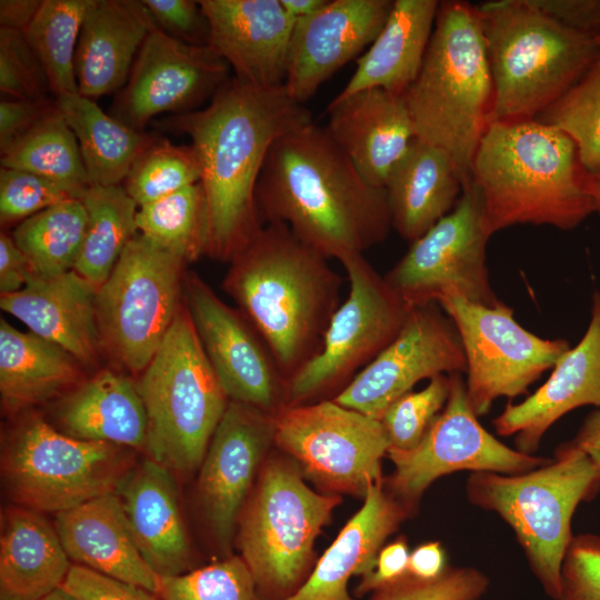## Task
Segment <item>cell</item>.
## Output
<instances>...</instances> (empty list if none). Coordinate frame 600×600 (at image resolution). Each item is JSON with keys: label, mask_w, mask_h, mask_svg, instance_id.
<instances>
[{"label": "cell", "mask_w": 600, "mask_h": 600, "mask_svg": "<svg viewBox=\"0 0 600 600\" xmlns=\"http://www.w3.org/2000/svg\"><path fill=\"white\" fill-rule=\"evenodd\" d=\"M312 120L283 84L257 87L233 76L200 110L153 126L191 138L200 164L209 239L207 256L230 261L262 228L256 187L272 144Z\"/></svg>", "instance_id": "cell-1"}, {"label": "cell", "mask_w": 600, "mask_h": 600, "mask_svg": "<svg viewBox=\"0 0 600 600\" xmlns=\"http://www.w3.org/2000/svg\"><path fill=\"white\" fill-rule=\"evenodd\" d=\"M256 202L262 223L287 226L328 259L363 254L392 228L384 188L370 184L314 121L272 144Z\"/></svg>", "instance_id": "cell-2"}, {"label": "cell", "mask_w": 600, "mask_h": 600, "mask_svg": "<svg viewBox=\"0 0 600 600\" xmlns=\"http://www.w3.org/2000/svg\"><path fill=\"white\" fill-rule=\"evenodd\" d=\"M229 262L223 289L288 381L320 351L340 306L341 278L282 223L262 226Z\"/></svg>", "instance_id": "cell-3"}, {"label": "cell", "mask_w": 600, "mask_h": 600, "mask_svg": "<svg viewBox=\"0 0 600 600\" xmlns=\"http://www.w3.org/2000/svg\"><path fill=\"white\" fill-rule=\"evenodd\" d=\"M588 173L574 141L536 119L490 122L471 164L490 236L519 223L577 228L594 212Z\"/></svg>", "instance_id": "cell-4"}, {"label": "cell", "mask_w": 600, "mask_h": 600, "mask_svg": "<svg viewBox=\"0 0 600 600\" xmlns=\"http://www.w3.org/2000/svg\"><path fill=\"white\" fill-rule=\"evenodd\" d=\"M402 96L416 138L444 150L467 183L493 100L477 6L439 2L420 72Z\"/></svg>", "instance_id": "cell-5"}, {"label": "cell", "mask_w": 600, "mask_h": 600, "mask_svg": "<svg viewBox=\"0 0 600 600\" xmlns=\"http://www.w3.org/2000/svg\"><path fill=\"white\" fill-rule=\"evenodd\" d=\"M492 78L490 122L536 119L600 57L594 38L549 18L529 0L477 6Z\"/></svg>", "instance_id": "cell-6"}, {"label": "cell", "mask_w": 600, "mask_h": 600, "mask_svg": "<svg viewBox=\"0 0 600 600\" xmlns=\"http://www.w3.org/2000/svg\"><path fill=\"white\" fill-rule=\"evenodd\" d=\"M466 491L472 504L497 512L511 527L546 593L559 600L571 520L578 506L600 491V469L570 441L524 473L471 472Z\"/></svg>", "instance_id": "cell-7"}, {"label": "cell", "mask_w": 600, "mask_h": 600, "mask_svg": "<svg viewBox=\"0 0 600 600\" xmlns=\"http://www.w3.org/2000/svg\"><path fill=\"white\" fill-rule=\"evenodd\" d=\"M137 387L147 414L148 458L180 476L196 471L230 400L184 300Z\"/></svg>", "instance_id": "cell-8"}, {"label": "cell", "mask_w": 600, "mask_h": 600, "mask_svg": "<svg viewBox=\"0 0 600 600\" xmlns=\"http://www.w3.org/2000/svg\"><path fill=\"white\" fill-rule=\"evenodd\" d=\"M338 494L310 489L299 466L270 458L240 519L239 547L261 600L294 594L312 571L313 544Z\"/></svg>", "instance_id": "cell-9"}, {"label": "cell", "mask_w": 600, "mask_h": 600, "mask_svg": "<svg viewBox=\"0 0 600 600\" xmlns=\"http://www.w3.org/2000/svg\"><path fill=\"white\" fill-rule=\"evenodd\" d=\"M132 449L60 432L38 414L23 418L2 451V479L21 507L59 513L117 493L133 469Z\"/></svg>", "instance_id": "cell-10"}, {"label": "cell", "mask_w": 600, "mask_h": 600, "mask_svg": "<svg viewBox=\"0 0 600 600\" xmlns=\"http://www.w3.org/2000/svg\"><path fill=\"white\" fill-rule=\"evenodd\" d=\"M187 263L139 232L96 298L102 352L141 373L161 347L183 302Z\"/></svg>", "instance_id": "cell-11"}, {"label": "cell", "mask_w": 600, "mask_h": 600, "mask_svg": "<svg viewBox=\"0 0 600 600\" xmlns=\"http://www.w3.org/2000/svg\"><path fill=\"white\" fill-rule=\"evenodd\" d=\"M339 261L348 276V297L333 313L318 354L287 381L284 404L343 389L397 337L412 308L363 254Z\"/></svg>", "instance_id": "cell-12"}, {"label": "cell", "mask_w": 600, "mask_h": 600, "mask_svg": "<svg viewBox=\"0 0 600 600\" xmlns=\"http://www.w3.org/2000/svg\"><path fill=\"white\" fill-rule=\"evenodd\" d=\"M274 443L330 494L363 497L381 478V459L390 448L379 419L333 399L282 406L274 413Z\"/></svg>", "instance_id": "cell-13"}, {"label": "cell", "mask_w": 600, "mask_h": 600, "mask_svg": "<svg viewBox=\"0 0 600 600\" xmlns=\"http://www.w3.org/2000/svg\"><path fill=\"white\" fill-rule=\"evenodd\" d=\"M483 202L471 179L462 186L454 208L423 236L411 242L404 256L383 277L410 306L437 303L460 297L483 306H497L487 267Z\"/></svg>", "instance_id": "cell-14"}, {"label": "cell", "mask_w": 600, "mask_h": 600, "mask_svg": "<svg viewBox=\"0 0 600 600\" xmlns=\"http://www.w3.org/2000/svg\"><path fill=\"white\" fill-rule=\"evenodd\" d=\"M438 304L461 338L467 394L478 417L498 398L526 393L571 348L564 339H543L524 329L502 301L489 307L453 296Z\"/></svg>", "instance_id": "cell-15"}, {"label": "cell", "mask_w": 600, "mask_h": 600, "mask_svg": "<svg viewBox=\"0 0 600 600\" xmlns=\"http://www.w3.org/2000/svg\"><path fill=\"white\" fill-rule=\"evenodd\" d=\"M450 393L422 440L412 449L389 448L392 496L407 509L442 476L457 471L520 474L549 462L503 444L479 422L461 373H451Z\"/></svg>", "instance_id": "cell-16"}, {"label": "cell", "mask_w": 600, "mask_h": 600, "mask_svg": "<svg viewBox=\"0 0 600 600\" xmlns=\"http://www.w3.org/2000/svg\"><path fill=\"white\" fill-rule=\"evenodd\" d=\"M467 371L459 332L437 303L412 307L397 337L333 400L374 419L423 379Z\"/></svg>", "instance_id": "cell-17"}, {"label": "cell", "mask_w": 600, "mask_h": 600, "mask_svg": "<svg viewBox=\"0 0 600 600\" xmlns=\"http://www.w3.org/2000/svg\"><path fill=\"white\" fill-rule=\"evenodd\" d=\"M183 300L229 400L271 413L284 406L287 380L247 317L224 303L193 272L184 274Z\"/></svg>", "instance_id": "cell-18"}, {"label": "cell", "mask_w": 600, "mask_h": 600, "mask_svg": "<svg viewBox=\"0 0 600 600\" xmlns=\"http://www.w3.org/2000/svg\"><path fill=\"white\" fill-rule=\"evenodd\" d=\"M228 63L210 46L180 42L156 28L144 40L110 114L143 131L166 112L196 111L231 77Z\"/></svg>", "instance_id": "cell-19"}, {"label": "cell", "mask_w": 600, "mask_h": 600, "mask_svg": "<svg viewBox=\"0 0 600 600\" xmlns=\"http://www.w3.org/2000/svg\"><path fill=\"white\" fill-rule=\"evenodd\" d=\"M274 443V413L229 401L200 466L198 497L211 534L228 552L261 460Z\"/></svg>", "instance_id": "cell-20"}, {"label": "cell", "mask_w": 600, "mask_h": 600, "mask_svg": "<svg viewBox=\"0 0 600 600\" xmlns=\"http://www.w3.org/2000/svg\"><path fill=\"white\" fill-rule=\"evenodd\" d=\"M391 0H328L316 13L294 21L284 88L306 104L339 69L374 41L383 28Z\"/></svg>", "instance_id": "cell-21"}, {"label": "cell", "mask_w": 600, "mask_h": 600, "mask_svg": "<svg viewBox=\"0 0 600 600\" xmlns=\"http://www.w3.org/2000/svg\"><path fill=\"white\" fill-rule=\"evenodd\" d=\"M209 46L233 77L257 87L284 83L294 20L280 0H200Z\"/></svg>", "instance_id": "cell-22"}, {"label": "cell", "mask_w": 600, "mask_h": 600, "mask_svg": "<svg viewBox=\"0 0 600 600\" xmlns=\"http://www.w3.org/2000/svg\"><path fill=\"white\" fill-rule=\"evenodd\" d=\"M584 406L600 408V291L593 292L591 319L579 343L559 358L539 389L508 403L493 426L500 436H516L517 450L533 454L556 421Z\"/></svg>", "instance_id": "cell-23"}, {"label": "cell", "mask_w": 600, "mask_h": 600, "mask_svg": "<svg viewBox=\"0 0 600 600\" xmlns=\"http://www.w3.org/2000/svg\"><path fill=\"white\" fill-rule=\"evenodd\" d=\"M326 112L332 140L370 184L383 188L416 138L403 96L367 89L333 98Z\"/></svg>", "instance_id": "cell-24"}, {"label": "cell", "mask_w": 600, "mask_h": 600, "mask_svg": "<svg viewBox=\"0 0 600 600\" xmlns=\"http://www.w3.org/2000/svg\"><path fill=\"white\" fill-rule=\"evenodd\" d=\"M98 288L73 270L34 274L23 289L0 296V307L30 332L61 347L83 368L99 364L102 352L97 323Z\"/></svg>", "instance_id": "cell-25"}, {"label": "cell", "mask_w": 600, "mask_h": 600, "mask_svg": "<svg viewBox=\"0 0 600 600\" xmlns=\"http://www.w3.org/2000/svg\"><path fill=\"white\" fill-rule=\"evenodd\" d=\"M156 28L143 0H91L74 58L79 93L94 100L119 92Z\"/></svg>", "instance_id": "cell-26"}, {"label": "cell", "mask_w": 600, "mask_h": 600, "mask_svg": "<svg viewBox=\"0 0 600 600\" xmlns=\"http://www.w3.org/2000/svg\"><path fill=\"white\" fill-rule=\"evenodd\" d=\"M134 542L161 577L191 570L192 553L173 472L150 458L132 469L118 490Z\"/></svg>", "instance_id": "cell-27"}, {"label": "cell", "mask_w": 600, "mask_h": 600, "mask_svg": "<svg viewBox=\"0 0 600 600\" xmlns=\"http://www.w3.org/2000/svg\"><path fill=\"white\" fill-rule=\"evenodd\" d=\"M53 526L76 564L158 594L160 577L141 556L118 493L56 513Z\"/></svg>", "instance_id": "cell-28"}, {"label": "cell", "mask_w": 600, "mask_h": 600, "mask_svg": "<svg viewBox=\"0 0 600 600\" xmlns=\"http://www.w3.org/2000/svg\"><path fill=\"white\" fill-rule=\"evenodd\" d=\"M408 509L383 488L371 483L361 509L323 552L306 582L284 600H356L348 592L352 576H366L376 566L386 539L406 519Z\"/></svg>", "instance_id": "cell-29"}, {"label": "cell", "mask_w": 600, "mask_h": 600, "mask_svg": "<svg viewBox=\"0 0 600 600\" xmlns=\"http://www.w3.org/2000/svg\"><path fill=\"white\" fill-rule=\"evenodd\" d=\"M52 424L74 439L146 450L147 414L137 383L101 369L57 402Z\"/></svg>", "instance_id": "cell-30"}, {"label": "cell", "mask_w": 600, "mask_h": 600, "mask_svg": "<svg viewBox=\"0 0 600 600\" xmlns=\"http://www.w3.org/2000/svg\"><path fill=\"white\" fill-rule=\"evenodd\" d=\"M462 186L450 156L414 138L383 186L392 228L413 242L454 208Z\"/></svg>", "instance_id": "cell-31"}, {"label": "cell", "mask_w": 600, "mask_h": 600, "mask_svg": "<svg viewBox=\"0 0 600 600\" xmlns=\"http://www.w3.org/2000/svg\"><path fill=\"white\" fill-rule=\"evenodd\" d=\"M439 2L394 0L380 33L357 59L353 74L334 99L367 89L403 94L420 72Z\"/></svg>", "instance_id": "cell-32"}, {"label": "cell", "mask_w": 600, "mask_h": 600, "mask_svg": "<svg viewBox=\"0 0 600 600\" xmlns=\"http://www.w3.org/2000/svg\"><path fill=\"white\" fill-rule=\"evenodd\" d=\"M41 512L16 506L3 516L0 600H42L61 588L72 564Z\"/></svg>", "instance_id": "cell-33"}, {"label": "cell", "mask_w": 600, "mask_h": 600, "mask_svg": "<svg viewBox=\"0 0 600 600\" xmlns=\"http://www.w3.org/2000/svg\"><path fill=\"white\" fill-rule=\"evenodd\" d=\"M83 366L61 347L0 320V393L17 412L62 397L87 378Z\"/></svg>", "instance_id": "cell-34"}, {"label": "cell", "mask_w": 600, "mask_h": 600, "mask_svg": "<svg viewBox=\"0 0 600 600\" xmlns=\"http://www.w3.org/2000/svg\"><path fill=\"white\" fill-rule=\"evenodd\" d=\"M73 131L91 184H122L132 163L153 138L102 111L79 92L54 98Z\"/></svg>", "instance_id": "cell-35"}, {"label": "cell", "mask_w": 600, "mask_h": 600, "mask_svg": "<svg viewBox=\"0 0 600 600\" xmlns=\"http://www.w3.org/2000/svg\"><path fill=\"white\" fill-rule=\"evenodd\" d=\"M80 200L88 213V228L73 271L99 289L138 233L139 207L122 184H91Z\"/></svg>", "instance_id": "cell-36"}, {"label": "cell", "mask_w": 600, "mask_h": 600, "mask_svg": "<svg viewBox=\"0 0 600 600\" xmlns=\"http://www.w3.org/2000/svg\"><path fill=\"white\" fill-rule=\"evenodd\" d=\"M0 151L1 167L41 176L77 199L91 186L78 140L58 106Z\"/></svg>", "instance_id": "cell-37"}, {"label": "cell", "mask_w": 600, "mask_h": 600, "mask_svg": "<svg viewBox=\"0 0 600 600\" xmlns=\"http://www.w3.org/2000/svg\"><path fill=\"white\" fill-rule=\"evenodd\" d=\"M88 228L80 199H69L20 222L12 232L34 274L54 277L72 271Z\"/></svg>", "instance_id": "cell-38"}, {"label": "cell", "mask_w": 600, "mask_h": 600, "mask_svg": "<svg viewBox=\"0 0 600 600\" xmlns=\"http://www.w3.org/2000/svg\"><path fill=\"white\" fill-rule=\"evenodd\" d=\"M137 228L140 234L187 264L207 254L209 218L200 181L140 206Z\"/></svg>", "instance_id": "cell-39"}, {"label": "cell", "mask_w": 600, "mask_h": 600, "mask_svg": "<svg viewBox=\"0 0 600 600\" xmlns=\"http://www.w3.org/2000/svg\"><path fill=\"white\" fill-rule=\"evenodd\" d=\"M91 0H42L24 31L54 98L79 92L74 58L82 22Z\"/></svg>", "instance_id": "cell-40"}, {"label": "cell", "mask_w": 600, "mask_h": 600, "mask_svg": "<svg viewBox=\"0 0 600 600\" xmlns=\"http://www.w3.org/2000/svg\"><path fill=\"white\" fill-rule=\"evenodd\" d=\"M200 176L192 146L153 137L136 158L122 186L140 207L199 182Z\"/></svg>", "instance_id": "cell-41"}, {"label": "cell", "mask_w": 600, "mask_h": 600, "mask_svg": "<svg viewBox=\"0 0 600 600\" xmlns=\"http://www.w3.org/2000/svg\"><path fill=\"white\" fill-rule=\"evenodd\" d=\"M536 120L556 127L576 143L582 166L600 172V57Z\"/></svg>", "instance_id": "cell-42"}, {"label": "cell", "mask_w": 600, "mask_h": 600, "mask_svg": "<svg viewBox=\"0 0 600 600\" xmlns=\"http://www.w3.org/2000/svg\"><path fill=\"white\" fill-rule=\"evenodd\" d=\"M161 600H261L240 557H228L186 573L161 577Z\"/></svg>", "instance_id": "cell-43"}, {"label": "cell", "mask_w": 600, "mask_h": 600, "mask_svg": "<svg viewBox=\"0 0 600 600\" xmlns=\"http://www.w3.org/2000/svg\"><path fill=\"white\" fill-rule=\"evenodd\" d=\"M450 376L439 374L420 391H409L393 401L380 418L390 448L409 450L424 437L444 408L450 393Z\"/></svg>", "instance_id": "cell-44"}, {"label": "cell", "mask_w": 600, "mask_h": 600, "mask_svg": "<svg viewBox=\"0 0 600 600\" xmlns=\"http://www.w3.org/2000/svg\"><path fill=\"white\" fill-rule=\"evenodd\" d=\"M0 90L19 100H43L51 92L46 72L22 31L0 28Z\"/></svg>", "instance_id": "cell-45"}, {"label": "cell", "mask_w": 600, "mask_h": 600, "mask_svg": "<svg viewBox=\"0 0 600 600\" xmlns=\"http://www.w3.org/2000/svg\"><path fill=\"white\" fill-rule=\"evenodd\" d=\"M69 199H77L59 184L31 172L0 169V220L2 226L23 220Z\"/></svg>", "instance_id": "cell-46"}, {"label": "cell", "mask_w": 600, "mask_h": 600, "mask_svg": "<svg viewBox=\"0 0 600 600\" xmlns=\"http://www.w3.org/2000/svg\"><path fill=\"white\" fill-rule=\"evenodd\" d=\"M488 587V577L478 569L448 567L431 581L417 580L408 574L373 592L372 600H479Z\"/></svg>", "instance_id": "cell-47"}, {"label": "cell", "mask_w": 600, "mask_h": 600, "mask_svg": "<svg viewBox=\"0 0 600 600\" xmlns=\"http://www.w3.org/2000/svg\"><path fill=\"white\" fill-rule=\"evenodd\" d=\"M559 600H600V536H573L561 567Z\"/></svg>", "instance_id": "cell-48"}, {"label": "cell", "mask_w": 600, "mask_h": 600, "mask_svg": "<svg viewBox=\"0 0 600 600\" xmlns=\"http://www.w3.org/2000/svg\"><path fill=\"white\" fill-rule=\"evenodd\" d=\"M159 30L192 46H209V23L199 4L191 0H143Z\"/></svg>", "instance_id": "cell-49"}, {"label": "cell", "mask_w": 600, "mask_h": 600, "mask_svg": "<svg viewBox=\"0 0 600 600\" xmlns=\"http://www.w3.org/2000/svg\"><path fill=\"white\" fill-rule=\"evenodd\" d=\"M61 588L76 600H161L142 587L72 564Z\"/></svg>", "instance_id": "cell-50"}, {"label": "cell", "mask_w": 600, "mask_h": 600, "mask_svg": "<svg viewBox=\"0 0 600 600\" xmlns=\"http://www.w3.org/2000/svg\"><path fill=\"white\" fill-rule=\"evenodd\" d=\"M539 11L573 31L600 36V0H529Z\"/></svg>", "instance_id": "cell-51"}, {"label": "cell", "mask_w": 600, "mask_h": 600, "mask_svg": "<svg viewBox=\"0 0 600 600\" xmlns=\"http://www.w3.org/2000/svg\"><path fill=\"white\" fill-rule=\"evenodd\" d=\"M57 106L56 99L19 100L0 102V150L30 130Z\"/></svg>", "instance_id": "cell-52"}, {"label": "cell", "mask_w": 600, "mask_h": 600, "mask_svg": "<svg viewBox=\"0 0 600 600\" xmlns=\"http://www.w3.org/2000/svg\"><path fill=\"white\" fill-rule=\"evenodd\" d=\"M410 551L407 541L398 539L381 548L376 566L362 577L359 593L376 592L408 576Z\"/></svg>", "instance_id": "cell-53"}, {"label": "cell", "mask_w": 600, "mask_h": 600, "mask_svg": "<svg viewBox=\"0 0 600 600\" xmlns=\"http://www.w3.org/2000/svg\"><path fill=\"white\" fill-rule=\"evenodd\" d=\"M34 276L32 267L16 244L12 236L0 234V293L10 294L20 291Z\"/></svg>", "instance_id": "cell-54"}, {"label": "cell", "mask_w": 600, "mask_h": 600, "mask_svg": "<svg viewBox=\"0 0 600 600\" xmlns=\"http://www.w3.org/2000/svg\"><path fill=\"white\" fill-rule=\"evenodd\" d=\"M446 561L440 542L422 543L410 552L408 574L421 581L436 580L447 570Z\"/></svg>", "instance_id": "cell-55"}, {"label": "cell", "mask_w": 600, "mask_h": 600, "mask_svg": "<svg viewBox=\"0 0 600 600\" xmlns=\"http://www.w3.org/2000/svg\"><path fill=\"white\" fill-rule=\"evenodd\" d=\"M42 0H1L0 28L24 32L36 17Z\"/></svg>", "instance_id": "cell-56"}, {"label": "cell", "mask_w": 600, "mask_h": 600, "mask_svg": "<svg viewBox=\"0 0 600 600\" xmlns=\"http://www.w3.org/2000/svg\"><path fill=\"white\" fill-rule=\"evenodd\" d=\"M572 442L600 469V408L586 417Z\"/></svg>", "instance_id": "cell-57"}, {"label": "cell", "mask_w": 600, "mask_h": 600, "mask_svg": "<svg viewBox=\"0 0 600 600\" xmlns=\"http://www.w3.org/2000/svg\"><path fill=\"white\" fill-rule=\"evenodd\" d=\"M328 0H280L286 12L294 20L307 18L319 11Z\"/></svg>", "instance_id": "cell-58"}, {"label": "cell", "mask_w": 600, "mask_h": 600, "mask_svg": "<svg viewBox=\"0 0 600 600\" xmlns=\"http://www.w3.org/2000/svg\"><path fill=\"white\" fill-rule=\"evenodd\" d=\"M587 191L592 200L594 212L600 216V172L588 173Z\"/></svg>", "instance_id": "cell-59"}, {"label": "cell", "mask_w": 600, "mask_h": 600, "mask_svg": "<svg viewBox=\"0 0 600 600\" xmlns=\"http://www.w3.org/2000/svg\"><path fill=\"white\" fill-rule=\"evenodd\" d=\"M42 600H76L72 598L68 592H66L62 588H59L51 592L49 596L43 598Z\"/></svg>", "instance_id": "cell-60"}, {"label": "cell", "mask_w": 600, "mask_h": 600, "mask_svg": "<svg viewBox=\"0 0 600 600\" xmlns=\"http://www.w3.org/2000/svg\"><path fill=\"white\" fill-rule=\"evenodd\" d=\"M596 41L600 46V36L596 38Z\"/></svg>", "instance_id": "cell-61"}]
</instances>
